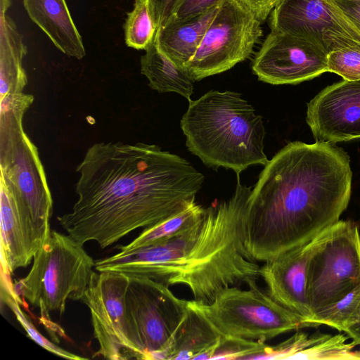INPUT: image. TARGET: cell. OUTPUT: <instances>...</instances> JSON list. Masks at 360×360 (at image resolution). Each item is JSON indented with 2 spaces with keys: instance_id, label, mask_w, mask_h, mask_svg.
Segmentation results:
<instances>
[{
  "instance_id": "24",
  "label": "cell",
  "mask_w": 360,
  "mask_h": 360,
  "mask_svg": "<svg viewBox=\"0 0 360 360\" xmlns=\"http://www.w3.org/2000/svg\"><path fill=\"white\" fill-rule=\"evenodd\" d=\"M349 337L342 334L328 335L325 338L298 352L291 359L309 360H360L359 351H353L356 345L347 342Z\"/></svg>"
},
{
  "instance_id": "31",
  "label": "cell",
  "mask_w": 360,
  "mask_h": 360,
  "mask_svg": "<svg viewBox=\"0 0 360 360\" xmlns=\"http://www.w3.org/2000/svg\"><path fill=\"white\" fill-rule=\"evenodd\" d=\"M175 0H150L152 14L158 28L169 18Z\"/></svg>"
},
{
  "instance_id": "5",
  "label": "cell",
  "mask_w": 360,
  "mask_h": 360,
  "mask_svg": "<svg viewBox=\"0 0 360 360\" xmlns=\"http://www.w3.org/2000/svg\"><path fill=\"white\" fill-rule=\"evenodd\" d=\"M83 245L70 235L51 231L29 273L13 285L18 302L21 295L45 319L51 312L62 315L67 300H82L95 269Z\"/></svg>"
},
{
  "instance_id": "25",
  "label": "cell",
  "mask_w": 360,
  "mask_h": 360,
  "mask_svg": "<svg viewBox=\"0 0 360 360\" xmlns=\"http://www.w3.org/2000/svg\"><path fill=\"white\" fill-rule=\"evenodd\" d=\"M1 300L4 301L6 305L12 310L17 320L23 327L27 335L37 344L47 351L63 358L72 360H84L86 358L79 356L63 349L58 345L52 343L44 338L33 326L32 323L27 319L25 313L19 306V302L14 292L8 287H1Z\"/></svg>"
},
{
  "instance_id": "14",
  "label": "cell",
  "mask_w": 360,
  "mask_h": 360,
  "mask_svg": "<svg viewBox=\"0 0 360 360\" xmlns=\"http://www.w3.org/2000/svg\"><path fill=\"white\" fill-rule=\"evenodd\" d=\"M306 120L316 141L360 139V80L324 88L308 103Z\"/></svg>"
},
{
  "instance_id": "12",
  "label": "cell",
  "mask_w": 360,
  "mask_h": 360,
  "mask_svg": "<svg viewBox=\"0 0 360 360\" xmlns=\"http://www.w3.org/2000/svg\"><path fill=\"white\" fill-rule=\"evenodd\" d=\"M269 17L271 31L304 39L327 54L360 45V32L335 0H281Z\"/></svg>"
},
{
  "instance_id": "19",
  "label": "cell",
  "mask_w": 360,
  "mask_h": 360,
  "mask_svg": "<svg viewBox=\"0 0 360 360\" xmlns=\"http://www.w3.org/2000/svg\"><path fill=\"white\" fill-rule=\"evenodd\" d=\"M11 0H0V98L23 92L27 77L22 65L27 49L22 35L6 11Z\"/></svg>"
},
{
  "instance_id": "2",
  "label": "cell",
  "mask_w": 360,
  "mask_h": 360,
  "mask_svg": "<svg viewBox=\"0 0 360 360\" xmlns=\"http://www.w3.org/2000/svg\"><path fill=\"white\" fill-rule=\"evenodd\" d=\"M349 158L330 143H288L264 165L243 224L249 257L264 262L307 243L340 219L350 199Z\"/></svg>"
},
{
  "instance_id": "15",
  "label": "cell",
  "mask_w": 360,
  "mask_h": 360,
  "mask_svg": "<svg viewBox=\"0 0 360 360\" xmlns=\"http://www.w3.org/2000/svg\"><path fill=\"white\" fill-rule=\"evenodd\" d=\"M323 232L312 240L264 262L259 270L268 294L297 314L305 326L313 316L307 294L308 269Z\"/></svg>"
},
{
  "instance_id": "29",
  "label": "cell",
  "mask_w": 360,
  "mask_h": 360,
  "mask_svg": "<svg viewBox=\"0 0 360 360\" xmlns=\"http://www.w3.org/2000/svg\"><path fill=\"white\" fill-rule=\"evenodd\" d=\"M224 0H175L168 19L183 20L219 6Z\"/></svg>"
},
{
  "instance_id": "20",
  "label": "cell",
  "mask_w": 360,
  "mask_h": 360,
  "mask_svg": "<svg viewBox=\"0 0 360 360\" xmlns=\"http://www.w3.org/2000/svg\"><path fill=\"white\" fill-rule=\"evenodd\" d=\"M141 73L148 86L160 93L174 92L188 101L193 93V81L187 71L174 63L154 41L140 58Z\"/></svg>"
},
{
  "instance_id": "4",
  "label": "cell",
  "mask_w": 360,
  "mask_h": 360,
  "mask_svg": "<svg viewBox=\"0 0 360 360\" xmlns=\"http://www.w3.org/2000/svg\"><path fill=\"white\" fill-rule=\"evenodd\" d=\"M180 126L188 150L208 167L231 169L239 176L269 161L262 117L238 93L211 90L189 101Z\"/></svg>"
},
{
  "instance_id": "26",
  "label": "cell",
  "mask_w": 360,
  "mask_h": 360,
  "mask_svg": "<svg viewBox=\"0 0 360 360\" xmlns=\"http://www.w3.org/2000/svg\"><path fill=\"white\" fill-rule=\"evenodd\" d=\"M328 334L314 333L309 335L304 332H297L290 338L278 345H266L264 350L251 359H291L298 352L325 338Z\"/></svg>"
},
{
  "instance_id": "18",
  "label": "cell",
  "mask_w": 360,
  "mask_h": 360,
  "mask_svg": "<svg viewBox=\"0 0 360 360\" xmlns=\"http://www.w3.org/2000/svg\"><path fill=\"white\" fill-rule=\"evenodd\" d=\"M221 336L188 301V309L169 345L166 360L212 359Z\"/></svg>"
},
{
  "instance_id": "27",
  "label": "cell",
  "mask_w": 360,
  "mask_h": 360,
  "mask_svg": "<svg viewBox=\"0 0 360 360\" xmlns=\"http://www.w3.org/2000/svg\"><path fill=\"white\" fill-rule=\"evenodd\" d=\"M327 71L341 76L345 80H360V45L328 53Z\"/></svg>"
},
{
  "instance_id": "6",
  "label": "cell",
  "mask_w": 360,
  "mask_h": 360,
  "mask_svg": "<svg viewBox=\"0 0 360 360\" xmlns=\"http://www.w3.org/2000/svg\"><path fill=\"white\" fill-rule=\"evenodd\" d=\"M248 287L226 288L210 303L190 302L224 338L266 342L305 326L297 314L263 292L257 282Z\"/></svg>"
},
{
  "instance_id": "8",
  "label": "cell",
  "mask_w": 360,
  "mask_h": 360,
  "mask_svg": "<svg viewBox=\"0 0 360 360\" xmlns=\"http://www.w3.org/2000/svg\"><path fill=\"white\" fill-rule=\"evenodd\" d=\"M360 285V233L352 221L339 220L323 233L309 262L307 294L313 315Z\"/></svg>"
},
{
  "instance_id": "3",
  "label": "cell",
  "mask_w": 360,
  "mask_h": 360,
  "mask_svg": "<svg viewBox=\"0 0 360 360\" xmlns=\"http://www.w3.org/2000/svg\"><path fill=\"white\" fill-rule=\"evenodd\" d=\"M252 190L237 184L231 197L205 209L193 226L166 240L156 281L184 285L196 302L210 303L223 289L249 285L260 277V266L243 244V224Z\"/></svg>"
},
{
  "instance_id": "21",
  "label": "cell",
  "mask_w": 360,
  "mask_h": 360,
  "mask_svg": "<svg viewBox=\"0 0 360 360\" xmlns=\"http://www.w3.org/2000/svg\"><path fill=\"white\" fill-rule=\"evenodd\" d=\"M204 207L193 201L185 209L169 218L148 228L131 243L118 246L120 253L166 240L196 224L203 216Z\"/></svg>"
},
{
  "instance_id": "16",
  "label": "cell",
  "mask_w": 360,
  "mask_h": 360,
  "mask_svg": "<svg viewBox=\"0 0 360 360\" xmlns=\"http://www.w3.org/2000/svg\"><path fill=\"white\" fill-rule=\"evenodd\" d=\"M30 18L68 56L77 60L86 56L82 38L65 0H22Z\"/></svg>"
},
{
  "instance_id": "7",
  "label": "cell",
  "mask_w": 360,
  "mask_h": 360,
  "mask_svg": "<svg viewBox=\"0 0 360 360\" xmlns=\"http://www.w3.org/2000/svg\"><path fill=\"white\" fill-rule=\"evenodd\" d=\"M26 111L18 104L0 108L1 176L39 228L50 234L53 200L38 149L23 129Z\"/></svg>"
},
{
  "instance_id": "33",
  "label": "cell",
  "mask_w": 360,
  "mask_h": 360,
  "mask_svg": "<svg viewBox=\"0 0 360 360\" xmlns=\"http://www.w3.org/2000/svg\"><path fill=\"white\" fill-rule=\"evenodd\" d=\"M348 337L352 340L356 346L360 345V312L354 321L345 331Z\"/></svg>"
},
{
  "instance_id": "23",
  "label": "cell",
  "mask_w": 360,
  "mask_h": 360,
  "mask_svg": "<svg viewBox=\"0 0 360 360\" xmlns=\"http://www.w3.org/2000/svg\"><path fill=\"white\" fill-rule=\"evenodd\" d=\"M360 312V285L334 304L315 313L307 326L323 324L345 332Z\"/></svg>"
},
{
  "instance_id": "32",
  "label": "cell",
  "mask_w": 360,
  "mask_h": 360,
  "mask_svg": "<svg viewBox=\"0 0 360 360\" xmlns=\"http://www.w3.org/2000/svg\"><path fill=\"white\" fill-rule=\"evenodd\" d=\"M348 19L360 32V1L335 0Z\"/></svg>"
},
{
  "instance_id": "28",
  "label": "cell",
  "mask_w": 360,
  "mask_h": 360,
  "mask_svg": "<svg viewBox=\"0 0 360 360\" xmlns=\"http://www.w3.org/2000/svg\"><path fill=\"white\" fill-rule=\"evenodd\" d=\"M266 346L262 341L221 337L212 359H251Z\"/></svg>"
},
{
  "instance_id": "30",
  "label": "cell",
  "mask_w": 360,
  "mask_h": 360,
  "mask_svg": "<svg viewBox=\"0 0 360 360\" xmlns=\"http://www.w3.org/2000/svg\"><path fill=\"white\" fill-rule=\"evenodd\" d=\"M250 12L260 21L264 22L281 0H240Z\"/></svg>"
},
{
  "instance_id": "9",
  "label": "cell",
  "mask_w": 360,
  "mask_h": 360,
  "mask_svg": "<svg viewBox=\"0 0 360 360\" xmlns=\"http://www.w3.org/2000/svg\"><path fill=\"white\" fill-rule=\"evenodd\" d=\"M129 276L116 271H94L82 301L89 309L98 350L93 358L145 359L136 330L126 308Z\"/></svg>"
},
{
  "instance_id": "10",
  "label": "cell",
  "mask_w": 360,
  "mask_h": 360,
  "mask_svg": "<svg viewBox=\"0 0 360 360\" xmlns=\"http://www.w3.org/2000/svg\"><path fill=\"white\" fill-rule=\"evenodd\" d=\"M261 24L240 0H224L186 66L192 81L224 72L248 58L262 34Z\"/></svg>"
},
{
  "instance_id": "35",
  "label": "cell",
  "mask_w": 360,
  "mask_h": 360,
  "mask_svg": "<svg viewBox=\"0 0 360 360\" xmlns=\"http://www.w3.org/2000/svg\"><path fill=\"white\" fill-rule=\"evenodd\" d=\"M359 354H360V351H359Z\"/></svg>"
},
{
  "instance_id": "1",
  "label": "cell",
  "mask_w": 360,
  "mask_h": 360,
  "mask_svg": "<svg viewBox=\"0 0 360 360\" xmlns=\"http://www.w3.org/2000/svg\"><path fill=\"white\" fill-rule=\"evenodd\" d=\"M76 172L77 201L58 220L79 243L102 249L185 209L205 180L186 159L141 142L94 143Z\"/></svg>"
},
{
  "instance_id": "22",
  "label": "cell",
  "mask_w": 360,
  "mask_h": 360,
  "mask_svg": "<svg viewBox=\"0 0 360 360\" xmlns=\"http://www.w3.org/2000/svg\"><path fill=\"white\" fill-rule=\"evenodd\" d=\"M128 47L146 51L154 41L158 26L152 14L150 0H135L133 9L127 13L123 25Z\"/></svg>"
},
{
  "instance_id": "34",
  "label": "cell",
  "mask_w": 360,
  "mask_h": 360,
  "mask_svg": "<svg viewBox=\"0 0 360 360\" xmlns=\"http://www.w3.org/2000/svg\"><path fill=\"white\" fill-rule=\"evenodd\" d=\"M349 1H360V0H349Z\"/></svg>"
},
{
  "instance_id": "13",
  "label": "cell",
  "mask_w": 360,
  "mask_h": 360,
  "mask_svg": "<svg viewBox=\"0 0 360 360\" xmlns=\"http://www.w3.org/2000/svg\"><path fill=\"white\" fill-rule=\"evenodd\" d=\"M328 54L304 39L271 31L252 62L258 80L274 85L297 84L327 71Z\"/></svg>"
},
{
  "instance_id": "11",
  "label": "cell",
  "mask_w": 360,
  "mask_h": 360,
  "mask_svg": "<svg viewBox=\"0 0 360 360\" xmlns=\"http://www.w3.org/2000/svg\"><path fill=\"white\" fill-rule=\"evenodd\" d=\"M125 303L138 333L145 360H163L176 329L188 309L169 286L150 278L129 276Z\"/></svg>"
},
{
  "instance_id": "17",
  "label": "cell",
  "mask_w": 360,
  "mask_h": 360,
  "mask_svg": "<svg viewBox=\"0 0 360 360\" xmlns=\"http://www.w3.org/2000/svg\"><path fill=\"white\" fill-rule=\"evenodd\" d=\"M219 6L192 18L167 20L158 28L155 37L159 49L185 69L198 50Z\"/></svg>"
}]
</instances>
